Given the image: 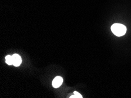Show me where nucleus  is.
Listing matches in <instances>:
<instances>
[{"instance_id": "obj_5", "label": "nucleus", "mask_w": 131, "mask_h": 98, "mask_svg": "<svg viewBox=\"0 0 131 98\" xmlns=\"http://www.w3.org/2000/svg\"><path fill=\"white\" fill-rule=\"evenodd\" d=\"M73 93H74V95H75V96H76L77 98H82V95H81L80 93H79L78 92H77L75 91Z\"/></svg>"}, {"instance_id": "obj_2", "label": "nucleus", "mask_w": 131, "mask_h": 98, "mask_svg": "<svg viewBox=\"0 0 131 98\" xmlns=\"http://www.w3.org/2000/svg\"><path fill=\"white\" fill-rule=\"evenodd\" d=\"M62 82H63V79L61 77H55L52 81V86L53 88H59L61 85H62Z\"/></svg>"}, {"instance_id": "obj_4", "label": "nucleus", "mask_w": 131, "mask_h": 98, "mask_svg": "<svg viewBox=\"0 0 131 98\" xmlns=\"http://www.w3.org/2000/svg\"><path fill=\"white\" fill-rule=\"evenodd\" d=\"M5 62L8 65H13V56L7 55L5 57Z\"/></svg>"}, {"instance_id": "obj_3", "label": "nucleus", "mask_w": 131, "mask_h": 98, "mask_svg": "<svg viewBox=\"0 0 131 98\" xmlns=\"http://www.w3.org/2000/svg\"><path fill=\"white\" fill-rule=\"evenodd\" d=\"M13 57V65L15 67H19L21 64L22 59L20 56L18 54H14Z\"/></svg>"}, {"instance_id": "obj_1", "label": "nucleus", "mask_w": 131, "mask_h": 98, "mask_svg": "<svg viewBox=\"0 0 131 98\" xmlns=\"http://www.w3.org/2000/svg\"><path fill=\"white\" fill-rule=\"evenodd\" d=\"M111 31L117 37H121L126 34V28L121 24H114L111 27Z\"/></svg>"}]
</instances>
